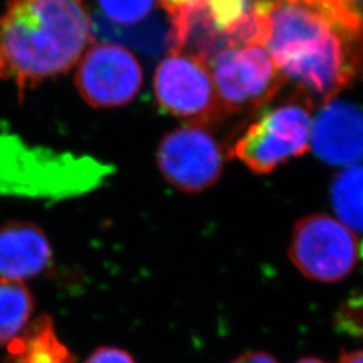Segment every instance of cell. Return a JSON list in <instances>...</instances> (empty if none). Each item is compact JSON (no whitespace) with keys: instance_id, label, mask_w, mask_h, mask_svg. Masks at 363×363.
<instances>
[{"instance_id":"cell-1","label":"cell","mask_w":363,"mask_h":363,"mask_svg":"<svg viewBox=\"0 0 363 363\" xmlns=\"http://www.w3.org/2000/svg\"><path fill=\"white\" fill-rule=\"evenodd\" d=\"M86 0H9L0 48L19 94L77 65L94 43Z\"/></svg>"},{"instance_id":"cell-2","label":"cell","mask_w":363,"mask_h":363,"mask_svg":"<svg viewBox=\"0 0 363 363\" xmlns=\"http://www.w3.org/2000/svg\"><path fill=\"white\" fill-rule=\"evenodd\" d=\"M265 49L308 104H325L363 74V60L334 27L300 0H271Z\"/></svg>"},{"instance_id":"cell-3","label":"cell","mask_w":363,"mask_h":363,"mask_svg":"<svg viewBox=\"0 0 363 363\" xmlns=\"http://www.w3.org/2000/svg\"><path fill=\"white\" fill-rule=\"evenodd\" d=\"M111 171L89 156L31 148L18 136H0V194L62 199L99 186Z\"/></svg>"},{"instance_id":"cell-4","label":"cell","mask_w":363,"mask_h":363,"mask_svg":"<svg viewBox=\"0 0 363 363\" xmlns=\"http://www.w3.org/2000/svg\"><path fill=\"white\" fill-rule=\"evenodd\" d=\"M311 109L296 94L286 104L265 111L241 132L229 154L255 174L273 172L310 150Z\"/></svg>"},{"instance_id":"cell-5","label":"cell","mask_w":363,"mask_h":363,"mask_svg":"<svg viewBox=\"0 0 363 363\" xmlns=\"http://www.w3.org/2000/svg\"><path fill=\"white\" fill-rule=\"evenodd\" d=\"M288 255L307 279L337 283L355 269L362 247L357 233L340 220L325 214H311L295 225Z\"/></svg>"},{"instance_id":"cell-6","label":"cell","mask_w":363,"mask_h":363,"mask_svg":"<svg viewBox=\"0 0 363 363\" xmlns=\"http://www.w3.org/2000/svg\"><path fill=\"white\" fill-rule=\"evenodd\" d=\"M208 67L223 113L259 109L272 100L286 81L262 45L225 49Z\"/></svg>"},{"instance_id":"cell-7","label":"cell","mask_w":363,"mask_h":363,"mask_svg":"<svg viewBox=\"0 0 363 363\" xmlns=\"http://www.w3.org/2000/svg\"><path fill=\"white\" fill-rule=\"evenodd\" d=\"M154 93L167 113L189 124L208 127L223 113L210 67L187 52L172 50L159 62Z\"/></svg>"},{"instance_id":"cell-8","label":"cell","mask_w":363,"mask_h":363,"mask_svg":"<svg viewBox=\"0 0 363 363\" xmlns=\"http://www.w3.org/2000/svg\"><path fill=\"white\" fill-rule=\"evenodd\" d=\"M143 67L118 43H91L78 61L74 84L79 96L93 108L130 104L143 85Z\"/></svg>"},{"instance_id":"cell-9","label":"cell","mask_w":363,"mask_h":363,"mask_svg":"<svg viewBox=\"0 0 363 363\" xmlns=\"http://www.w3.org/2000/svg\"><path fill=\"white\" fill-rule=\"evenodd\" d=\"M159 171L175 189L202 193L220 181L223 154L208 127L187 124L169 132L156 152Z\"/></svg>"},{"instance_id":"cell-10","label":"cell","mask_w":363,"mask_h":363,"mask_svg":"<svg viewBox=\"0 0 363 363\" xmlns=\"http://www.w3.org/2000/svg\"><path fill=\"white\" fill-rule=\"evenodd\" d=\"M310 148L327 164L349 167L363 162V108L331 100L312 118Z\"/></svg>"},{"instance_id":"cell-11","label":"cell","mask_w":363,"mask_h":363,"mask_svg":"<svg viewBox=\"0 0 363 363\" xmlns=\"http://www.w3.org/2000/svg\"><path fill=\"white\" fill-rule=\"evenodd\" d=\"M50 242L37 225L10 222L0 226V281L31 280L52 264Z\"/></svg>"},{"instance_id":"cell-12","label":"cell","mask_w":363,"mask_h":363,"mask_svg":"<svg viewBox=\"0 0 363 363\" xmlns=\"http://www.w3.org/2000/svg\"><path fill=\"white\" fill-rule=\"evenodd\" d=\"M271 0H203L214 28L229 46L262 45L267 35V11Z\"/></svg>"},{"instance_id":"cell-13","label":"cell","mask_w":363,"mask_h":363,"mask_svg":"<svg viewBox=\"0 0 363 363\" xmlns=\"http://www.w3.org/2000/svg\"><path fill=\"white\" fill-rule=\"evenodd\" d=\"M6 363H76V358L60 340L50 316L43 315L7 345Z\"/></svg>"},{"instance_id":"cell-14","label":"cell","mask_w":363,"mask_h":363,"mask_svg":"<svg viewBox=\"0 0 363 363\" xmlns=\"http://www.w3.org/2000/svg\"><path fill=\"white\" fill-rule=\"evenodd\" d=\"M330 194L337 220L354 233H363V166L354 164L339 171Z\"/></svg>"},{"instance_id":"cell-15","label":"cell","mask_w":363,"mask_h":363,"mask_svg":"<svg viewBox=\"0 0 363 363\" xmlns=\"http://www.w3.org/2000/svg\"><path fill=\"white\" fill-rule=\"evenodd\" d=\"M34 312V298L23 284L0 281V346L19 337Z\"/></svg>"},{"instance_id":"cell-16","label":"cell","mask_w":363,"mask_h":363,"mask_svg":"<svg viewBox=\"0 0 363 363\" xmlns=\"http://www.w3.org/2000/svg\"><path fill=\"white\" fill-rule=\"evenodd\" d=\"M105 18L116 26L139 25L154 13L156 0H96Z\"/></svg>"},{"instance_id":"cell-17","label":"cell","mask_w":363,"mask_h":363,"mask_svg":"<svg viewBox=\"0 0 363 363\" xmlns=\"http://www.w3.org/2000/svg\"><path fill=\"white\" fill-rule=\"evenodd\" d=\"M339 325L349 333L363 334V296L349 300L339 315Z\"/></svg>"},{"instance_id":"cell-18","label":"cell","mask_w":363,"mask_h":363,"mask_svg":"<svg viewBox=\"0 0 363 363\" xmlns=\"http://www.w3.org/2000/svg\"><path fill=\"white\" fill-rule=\"evenodd\" d=\"M84 363H138L130 352L117 347H100Z\"/></svg>"},{"instance_id":"cell-19","label":"cell","mask_w":363,"mask_h":363,"mask_svg":"<svg viewBox=\"0 0 363 363\" xmlns=\"http://www.w3.org/2000/svg\"><path fill=\"white\" fill-rule=\"evenodd\" d=\"M157 1L166 10V13H169V18H171L189 10L190 7L198 4L201 0H157Z\"/></svg>"},{"instance_id":"cell-20","label":"cell","mask_w":363,"mask_h":363,"mask_svg":"<svg viewBox=\"0 0 363 363\" xmlns=\"http://www.w3.org/2000/svg\"><path fill=\"white\" fill-rule=\"evenodd\" d=\"M230 363H279L271 354L264 351H249Z\"/></svg>"},{"instance_id":"cell-21","label":"cell","mask_w":363,"mask_h":363,"mask_svg":"<svg viewBox=\"0 0 363 363\" xmlns=\"http://www.w3.org/2000/svg\"><path fill=\"white\" fill-rule=\"evenodd\" d=\"M345 10L350 13L351 18L361 27L363 34V0H339Z\"/></svg>"},{"instance_id":"cell-22","label":"cell","mask_w":363,"mask_h":363,"mask_svg":"<svg viewBox=\"0 0 363 363\" xmlns=\"http://www.w3.org/2000/svg\"><path fill=\"white\" fill-rule=\"evenodd\" d=\"M339 363H363V350L343 352Z\"/></svg>"},{"instance_id":"cell-23","label":"cell","mask_w":363,"mask_h":363,"mask_svg":"<svg viewBox=\"0 0 363 363\" xmlns=\"http://www.w3.org/2000/svg\"><path fill=\"white\" fill-rule=\"evenodd\" d=\"M9 76H10L9 74V69H7V65H6V60H4V55H3L1 48H0V79L9 77Z\"/></svg>"},{"instance_id":"cell-24","label":"cell","mask_w":363,"mask_h":363,"mask_svg":"<svg viewBox=\"0 0 363 363\" xmlns=\"http://www.w3.org/2000/svg\"><path fill=\"white\" fill-rule=\"evenodd\" d=\"M296 363H325L322 359H318V358H304V359H300Z\"/></svg>"}]
</instances>
